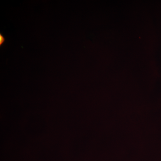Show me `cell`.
Returning a JSON list of instances; mask_svg holds the SVG:
<instances>
[{"label": "cell", "instance_id": "6da1fadb", "mask_svg": "<svg viewBox=\"0 0 161 161\" xmlns=\"http://www.w3.org/2000/svg\"><path fill=\"white\" fill-rule=\"evenodd\" d=\"M6 41V38L4 37L2 34H0V46H2V44Z\"/></svg>", "mask_w": 161, "mask_h": 161}]
</instances>
